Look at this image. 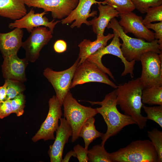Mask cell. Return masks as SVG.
Listing matches in <instances>:
<instances>
[{
  "instance_id": "7c38bea8",
  "label": "cell",
  "mask_w": 162,
  "mask_h": 162,
  "mask_svg": "<svg viewBox=\"0 0 162 162\" xmlns=\"http://www.w3.org/2000/svg\"><path fill=\"white\" fill-rule=\"evenodd\" d=\"M28 7L43 9L51 12L53 19H62L68 16L76 7L79 0H23Z\"/></svg>"
},
{
  "instance_id": "484cf974",
  "label": "cell",
  "mask_w": 162,
  "mask_h": 162,
  "mask_svg": "<svg viewBox=\"0 0 162 162\" xmlns=\"http://www.w3.org/2000/svg\"><path fill=\"white\" fill-rule=\"evenodd\" d=\"M5 82L7 84L6 100L13 99L25 89L23 82L10 79L5 80Z\"/></svg>"
},
{
  "instance_id": "f546056e",
  "label": "cell",
  "mask_w": 162,
  "mask_h": 162,
  "mask_svg": "<svg viewBox=\"0 0 162 162\" xmlns=\"http://www.w3.org/2000/svg\"><path fill=\"white\" fill-rule=\"evenodd\" d=\"M135 8L141 13H146L151 7L162 5V0H131Z\"/></svg>"
},
{
  "instance_id": "9a60e30c",
  "label": "cell",
  "mask_w": 162,
  "mask_h": 162,
  "mask_svg": "<svg viewBox=\"0 0 162 162\" xmlns=\"http://www.w3.org/2000/svg\"><path fill=\"white\" fill-rule=\"evenodd\" d=\"M103 4V2H98L96 0H79L76 7L66 18L62 19L61 21L62 24H68L74 22L70 25V28L75 27L80 28L82 24L90 25L87 19L90 17H94L97 11H93L90 13L92 6L98 3Z\"/></svg>"
},
{
  "instance_id": "603a6c76",
  "label": "cell",
  "mask_w": 162,
  "mask_h": 162,
  "mask_svg": "<svg viewBox=\"0 0 162 162\" xmlns=\"http://www.w3.org/2000/svg\"><path fill=\"white\" fill-rule=\"evenodd\" d=\"M141 99L144 104L162 105V86L145 88L142 91Z\"/></svg>"
},
{
  "instance_id": "836d02e7",
  "label": "cell",
  "mask_w": 162,
  "mask_h": 162,
  "mask_svg": "<svg viewBox=\"0 0 162 162\" xmlns=\"http://www.w3.org/2000/svg\"><path fill=\"white\" fill-rule=\"evenodd\" d=\"M12 113L11 100L0 101V119H3Z\"/></svg>"
},
{
  "instance_id": "4316f807",
  "label": "cell",
  "mask_w": 162,
  "mask_h": 162,
  "mask_svg": "<svg viewBox=\"0 0 162 162\" xmlns=\"http://www.w3.org/2000/svg\"><path fill=\"white\" fill-rule=\"evenodd\" d=\"M148 135L157 154L158 162H162V132L157 128L148 131Z\"/></svg>"
},
{
  "instance_id": "e575fe53",
  "label": "cell",
  "mask_w": 162,
  "mask_h": 162,
  "mask_svg": "<svg viewBox=\"0 0 162 162\" xmlns=\"http://www.w3.org/2000/svg\"><path fill=\"white\" fill-rule=\"evenodd\" d=\"M53 48L55 52L58 53H62L67 50V43L63 40H58L55 43Z\"/></svg>"
},
{
  "instance_id": "f1b7e54d",
  "label": "cell",
  "mask_w": 162,
  "mask_h": 162,
  "mask_svg": "<svg viewBox=\"0 0 162 162\" xmlns=\"http://www.w3.org/2000/svg\"><path fill=\"white\" fill-rule=\"evenodd\" d=\"M145 112L147 115L146 118L157 123L162 128V105L153 106H142Z\"/></svg>"
},
{
  "instance_id": "5bb4252c",
  "label": "cell",
  "mask_w": 162,
  "mask_h": 162,
  "mask_svg": "<svg viewBox=\"0 0 162 162\" xmlns=\"http://www.w3.org/2000/svg\"><path fill=\"white\" fill-rule=\"evenodd\" d=\"M48 12L44 11L40 13H35L32 8L21 18L15 20L8 25L10 29L17 28L21 29L26 28L29 33H31L35 28L43 26L49 28L52 34L56 25L61 21H54L55 19L50 22L48 19L44 16Z\"/></svg>"
},
{
  "instance_id": "83f0119b",
  "label": "cell",
  "mask_w": 162,
  "mask_h": 162,
  "mask_svg": "<svg viewBox=\"0 0 162 162\" xmlns=\"http://www.w3.org/2000/svg\"><path fill=\"white\" fill-rule=\"evenodd\" d=\"M146 13V14L142 22L146 26L154 22L162 21V5L149 8Z\"/></svg>"
},
{
  "instance_id": "ba28073f",
  "label": "cell",
  "mask_w": 162,
  "mask_h": 162,
  "mask_svg": "<svg viewBox=\"0 0 162 162\" xmlns=\"http://www.w3.org/2000/svg\"><path fill=\"white\" fill-rule=\"evenodd\" d=\"M92 82L105 84L115 89L117 86L110 80L105 72L95 64L86 59L77 67L70 88L78 85Z\"/></svg>"
},
{
  "instance_id": "30bf717a",
  "label": "cell",
  "mask_w": 162,
  "mask_h": 162,
  "mask_svg": "<svg viewBox=\"0 0 162 162\" xmlns=\"http://www.w3.org/2000/svg\"><path fill=\"white\" fill-rule=\"evenodd\" d=\"M48 103V114L40 129L32 138L34 142L41 139L46 141L55 139L54 133L59 127L58 120L62 116V106L55 95L50 99Z\"/></svg>"
},
{
  "instance_id": "d4e9b609",
  "label": "cell",
  "mask_w": 162,
  "mask_h": 162,
  "mask_svg": "<svg viewBox=\"0 0 162 162\" xmlns=\"http://www.w3.org/2000/svg\"><path fill=\"white\" fill-rule=\"evenodd\" d=\"M103 4H108L114 8L120 14L132 12L135 8L131 0H105Z\"/></svg>"
},
{
  "instance_id": "8d00e7d4",
  "label": "cell",
  "mask_w": 162,
  "mask_h": 162,
  "mask_svg": "<svg viewBox=\"0 0 162 162\" xmlns=\"http://www.w3.org/2000/svg\"><path fill=\"white\" fill-rule=\"evenodd\" d=\"M72 156L76 157V154L74 151L70 150L66 154L64 158L62 159L61 162H69Z\"/></svg>"
},
{
  "instance_id": "8992f818",
  "label": "cell",
  "mask_w": 162,
  "mask_h": 162,
  "mask_svg": "<svg viewBox=\"0 0 162 162\" xmlns=\"http://www.w3.org/2000/svg\"><path fill=\"white\" fill-rule=\"evenodd\" d=\"M114 36L110 43L107 46L98 50L89 56L86 59L97 65L114 81L115 78L109 69L106 68L102 62V58L104 55L111 54L119 58L124 65V69L121 76H124L130 74L132 78L134 77L133 70L135 63L134 60L129 62L123 56L121 49L122 44L120 43L119 36L116 32L113 31Z\"/></svg>"
},
{
  "instance_id": "d590c367",
  "label": "cell",
  "mask_w": 162,
  "mask_h": 162,
  "mask_svg": "<svg viewBox=\"0 0 162 162\" xmlns=\"http://www.w3.org/2000/svg\"><path fill=\"white\" fill-rule=\"evenodd\" d=\"M6 83L5 82L4 85L0 87V101L6 100Z\"/></svg>"
},
{
  "instance_id": "7a4b0ae2",
  "label": "cell",
  "mask_w": 162,
  "mask_h": 162,
  "mask_svg": "<svg viewBox=\"0 0 162 162\" xmlns=\"http://www.w3.org/2000/svg\"><path fill=\"white\" fill-rule=\"evenodd\" d=\"M86 101L92 105L101 106L96 109L98 113L102 116L107 126L106 132L101 137V145H104L108 139L117 134L125 127L133 124H136L131 116L121 113L117 109L115 89L107 94L102 101Z\"/></svg>"
},
{
  "instance_id": "cb8c5ba5",
  "label": "cell",
  "mask_w": 162,
  "mask_h": 162,
  "mask_svg": "<svg viewBox=\"0 0 162 162\" xmlns=\"http://www.w3.org/2000/svg\"><path fill=\"white\" fill-rule=\"evenodd\" d=\"M88 157L89 162H112L110 153L107 152L104 145H97L88 150Z\"/></svg>"
},
{
  "instance_id": "d6a6232c",
  "label": "cell",
  "mask_w": 162,
  "mask_h": 162,
  "mask_svg": "<svg viewBox=\"0 0 162 162\" xmlns=\"http://www.w3.org/2000/svg\"><path fill=\"white\" fill-rule=\"evenodd\" d=\"M74 151L76 154V157L80 162L88 161V150L83 148L79 144H77L74 147Z\"/></svg>"
},
{
  "instance_id": "ac0fdd59",
  "label": "cell",
  "mask_w": 162,
  "mask_h": 162,
  "mask_svg": "<svg viewBox=\"0 0 162 162\" xmlns=\"http://www.w3.org/2000/svg\"><path fill=\"white\" fill-rule=\"evenodd\" d=\"M98 16L88 21L90 25L92 26L93 31L97 35V39L104 36L105 28L111 20L113 18L119 16L118 12L113 7L108 4L104 5L98 3Z\"/></svg>"
},
{
  "instance_id": "4dcf8cb0",
  "label": "cell",
  "mask_w": 162,
  "mask_h": 162,
  "mask_svg": "<svg viewBox=\"0 0 162 162\" xmlns=\"http://www.w3.org/2000/svg\"><path fill=\"white\" fill-rule=\"evenodd\" d=\"M11 100L12 113L16 114L17 116L22 115L24 112L25 97L21 93Z\"/></svg>"
},
{
  "instance_id": "8fae6325",
  "label": "cell",
  "mask_w": 162,
  "mask_h": 162,
  "mask_svg": "<svg viewBox=\"0 0 162 162\" xmlns=\"http://www.w3.org/2000/svg\"><path fill=\"white\" fill-rule=\"evenodd\" d=\"M30 33L22 47L25 51L27 60L34 62L39 57L41 50L52 38V33L47 27L40 26L34 28Z\"/></svg>"
},
{
  "instance_id": "52a82bcc",
  "label": "cell",
  "mask_w": 162,
  "mask_h": 162,
  "mask_svg": "<svg viewBox=\"0 0 162 162\" xmlns=\"http://www.w3.org/2000/svg\"><path fill=\"white\" fill-rule=\"evenodd\" d=\"M140 80L145 88L162 86V52L149 51L141 56Z\"/></svg>"
},
{
  "instance_id": "277c9868",
  "label": "cell",
  "mask_w": 162,
  "mask_h": 162,
  "mask_svg": "<svg viewBox=\"0 0 162 162\" xmlns=\"http://www.w3.org/2000/svg\"><path fill=\"white\" fill-rule=\"evenodd\" d=\"M110 156L112 162H158L156 151L148 140L133 141Z\"/></svg>"
},
{
  "instance_id": "ffe728a7",
  "label": "cell",
  "mask_w": 162,
  "mask_h": 162,
  "mask_svg": "<svg viewBox=\"0 0 162 162\" xmlns=\"http://www.w3.org/2000/svg\"><path fill=\"white\" fill-rule=\"evenodd\" d=\"M27 13L23 0H0V16L16 20Z\"/></svg>"
},
{
  "instance_id": "1f68e13d",
  "label": "cell",
  "mask_w": 162,
  "mask_h": 162,
  "mask_svg": "<svg viewBox=\"0 0 162 162\" xmlns=\"http://www.w3.org/2000/svg\"><path fill=\"white\" fill-rule=\"evenodd\" d=\"M148 29H151L155 32V39L158 40L161 50H162V21L155 23H150L146 26Z\"/></svg>"
},
{
  "instance_id": "e0dca14e",
  "label": "cell",
  "mask_w": 162,
  "mask_h": 162,
  "mask_svg": "<svg viewBox=\"0 0 162 162\" xmlns=\"http://www.w3.org/2000/svg\"><path fill=\"white\" fill-rule=\"evenodd\" d=\"M60 124L56 131V137L52 145L50 146L48 151L51 162H61L64 146L68 141L69 138L72 135V128L65 118H60Z\"/></svg>"
},
{
  "instance_id": "4fadbf2b",
  "label": "cell",
  "mask_w": 162,
  "mask_h": 162,
  "mask_svg": "<svg viewBox=\"0 0 162 162\" xmlns=\"http://www.w3.org/2000/svg\"><path fill=\"white\" fill-rule=\"evenodd\" d=\"M120 19L118 23L126 34L131 33L137 38L142 39L148 42L155 39L154 33L144 25L142 16L131 12L119 14Z\"/></svg>"
},
{
  "instance_id": "7402d4cb",
  "label": "cell",
  "mask_w": 162,
  "mask_h": 162,
  "mask_svg": "<svg viewBox=\"0 0 162 162\" xmlns=\"http://www.w3.org/2000/svg\"><path fill=\"white\" fill-rule=\"evenodd\" d=\"M95 119L91 117L88 119L82 125L80 130L79 137H82L85 142V148L88 149L89 144L96 138L104 135L98 131L94 124Z\"/></svg>"
},
{
  "instance_id": "44dd1931",
  "label": "cell",
  "mask_w": 162,
  "mask_h": 162,
  "mask_svg": "<svg viewBox=\"0 0 162 162\" xmlns=\"http://www.w3.org/2000/svg\"><path fill=\"white\" fill-rule=\"evenodd\" d=\"M114 34L108 33L102 38L93 41L85 39L78 45L80 52L78 58L80 59L78 65L84 62L90 56L99 49L107 45L108 40L113 38Z\"/></svg>"
},
{
  "instance_id": "5b68a950",
  "label": "cell",
  "mask_w": 162,
  "mask_h": 162,
  "mask_svg": "<svg viewBox=\"0 0 162 162\" xmlns=\"http://www.w3.org/2000/svg\"><path fill=\"white\" fill-rule=\"evenodd\" d=\"M64 115L72 130L71 141L74 142L79 137L82 125L89 118L94 117L98 112L96 108L87 107L80 104L70 91L65 96L62 104Z\"/></svg>"
},
{
  "instance_id": "d6986e66",
  "label": "cell",
  "mask_w": 162,
  "mask_h": 162,
  "mask_svg": "<svg viewBox=\"0 0 162 162\" xmlns=\"http://www.w3.org/2000/svg\"><path fill=\"white\" fill-rule=\"evenodd\" d=\"M23 34L22 29L17 28L7 33H0V50L3 57L17 54L22 46Z\"/></svg>"
},
{
  "instance_id": "3957f363",
  "label": "cell",
  "mask_w": 162,
  "mask_h": 162,
  "mask_svg": "<svg viewBox=\"0 0 162 162\" xmlns=\"http://www.w3.org/2000/svg\"><path fill=\"white\" fill-rule=\"evenodd\" d=\"M106 28L115 31L122 39V43L121 50L124 57L129 62L134 60L140 61L142 55L147 52H153L159 54L162 52L157 40L155 39L151 42H148L142 39L134 38L128 36L124 32L123 28L115 17L111 20Z\"/></svg>"
},
{
  "instance_id": "2e32d148",
  "label": "cell",
  "mask_w": 162,
  "mask_h": 162,
  "mask_svg": "<svg viewBox=\"0 0 162 162\" xmlns=\"http://www.w3.org/2000/svg\"><path fill=\"white\" fill-rule=\"evenodd\" d=\"M2 71L5 80L10 79L24 82L26 80L25 70L28 61L26 58L20 59L17 54L3 56Z\"/></svg>"
},
{
  "instance_id": "9c48e42d",
  "label": "cell",
  "mask_w": 162,
  "mask_h": 162,
  "mask_svg": "<svg viewBox=\"0 0 162 162\" xmlns=\"http://www.w3.org/2000/svg\"><path fill=\"white\" fill-rule=\"evenodd\" d=\"M79 60L78 58L72 66L63 71H56L49 68L44 70L43 75L53 86L61 106L65 96L70 91L74 74Z\"/></svg>"
},
{
  "instance_id": "6da1fadb",
  "label": "cell",
  "mask_w": 162,
  "mask_h": 162,
  "mask_svg": "<svg viewBox=\"0 0 162 162\" xmlns=\"http://www.w3.org/2000/svg\"><path fill=\"white\" fill-rule=\"evenodd\" d=\"M145 88L140 78L133 79L117 86L115 89L117 105L124 114L131 116L141 130L146 126L147 119L141 114L144 105L142 102V91Z\"/></svg>"
}]
</instances>
